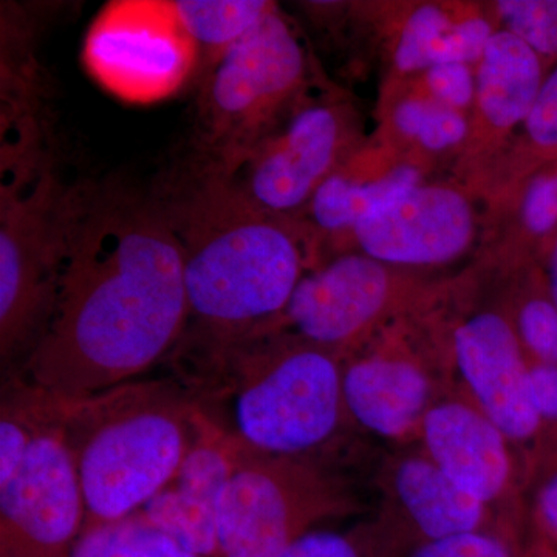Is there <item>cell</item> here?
<instances>
[{
	"mask_svg": "<svg viewBox=\"0 0 557 557\" xmlns=\"http://www.w3.org/2000/svg\"><path fill=\"white\" fill-rule=\"evenodd\" d=\"M58 240L53 317L22 379L54 397L89 398L168 361L189 311L182 247L153 194L67 186Z\"/></svg>",
	"mask_w": 557,
	"mask_h": 557,
	"instance_id": "obj_1",
	"label": "cell"
},
{
	"mask_svg": "<svg viewBox=\"0 0 557 557\" xmlns=\"http://www.w3.org/2000/svg\"><path fill=\"white\" fill-rule=\"evenodd\" d=\"M183 255L188 327L180 343L270 329L300 278L321 262L304 220L271 214L225 172L190 159L153 190Z\"/></svg>",
	"mask_w": 557,
	"mask_h": 557,
	"instance_id": "obj_2",
	"label": "cell"
},
{
	"mask_svg": "<svg viewBox=\"0 0 557 557\" xmlns=\"http://www.w3.org/2000/svg\"><path fill=\"white\" fill-rule=\"evenodd\" d=\"M170 358L201 416L249 453L336 461L355 431L343 357L293 333L180 343Z\"/></svg>",
	"mask_w": 557,
	"mask_h": 557,
	"instance_id": "obj_3",
	"label": "cell"
},
{
	"mask_svg": "<svg viewBox=\"0 0 557 557\" xmlns=\"http://www.w3.org/2000/svg\"><path fill=\"white\" fill-rule=\"evenodd\" d=\"M57 401L86 505L84 528L145 507L199 434V409L174 379L135 380L95 397Z\"/></svg>",
	"mask_w": 557,
	"mask_h": 557,
	"instance_id": "obj_4",
	"label": "cell"
},
{
	"mask_svg": "<svg viewBox=\"0 0 557 557\" xmlns=\"http://www.w3.org/2000/svg\"><path fill=\"white\" fill-rule=\"evenodd\" d=\"M65 186L36 135L2 143L0 368L24 373L49 330L58 292V225Z\"/></svg>",
	"mask_w": 557,
	"mask_h": 557,
	"instance_id": "obj_5",
	"label": "cell"
},
{
	"mask_svg": "<svg viewBox=\"0 0 557 557\" xmlns=\"http://www.w3.org/2000/svg\"><path fill=\"white\" fill-rule=\"evenodd\" d=\"M306 46L281 9L207 62L194 159L231 174L309 89Z\"/></svg>",
	"mask_w": 557,
	"mask_h": 557,
	"instance_id": "obj_6",
	"label": "cell"
},
{
	"mask_svg": "<svg viewBox=\"0 0 557 557\" xmlns=\"http://www.w3.org/2000/svg\"><path fill=\"white\" fill-rule=\"evenodd\" d=\"M479 274L445 282L438 318L456 391L509 440L527 491L545 471L544 434L530 391V359L516 335L498 288L479 296Z\"/></svg>",
	"mask_w": 557,
	"mask_h": 557,
	"instance_id": "obj_7",
	"label": "cell"
},
{
	"mask_svg": "<svg viewBox=\"0 0 557 557\" xmlns=\"http://www.w3.org/2000/svg\"><path fill=\"white\" fill-rule=\"evenodd\" d=\"M361 511L333 461L244 449L219 502L220 557H281L322 523Z\"/></svg>",
	"mask_w": 557,
	"mask_h": 557,
	"instance_id": "obj_8",
	"label": "cell"
},
{
	"mask_svg": "<svg viewBox=\"0 0 557 557\" xmlns=\"http://www.w3.org/2000/svg\"><path fill=\"white\" fill-rule=\"evenodd\" d=\"M343 387L355 431L416 445L429 409L456 391L434 299L344 358Z\"/></svg>",
	"mask_w": 557,
	"mask_h": 557,
	"instance_id": "obj_9",
	"label": "cell"
},
{
	"mask_svg": "<svg viewBox=\"0 0 557 557\" xmlns=\"http://www.w3.org/2000/svg\"><path fill=\"white\" fill-rule=\"evenodd\" d=\"M442 282L358 251L329 256L307 271L267 330H284L346 358L391 322L426 307Z\"/></svg>",
	"mask_w": 557,
	"mask_h": 557,
	"instance_id": "obj_10",
	"label": "cell"
},
{
	"mask_svg": "<svg viewBox=\"0 0 557 557\" xmlns=\"http://www.w3.org/2000/svg\"><path fill=\"white\" fill-rule=\"evenodd\" d=\"M368 138L355 106L310 87L276 127L228 175L252 203L300 219L344 160Z\"/></svg>",
	"mask_w": 557,
	"mask_h": 557,
	"instance_id": "obj_11",
	"label": "cell"
},
{
	"mask_svg": "<svg viewBox=\"0 0 557 557\" xmlns=\"http://www.w3.org/2000/svg\"><path fill=\"white\" fill-rule=\"evenodd\" d=\"M84 523L78 472L57 397L46 392L38 434L16 474L0 486V557H72Z\"/></svg>",
	"mask_w": 557,
	"mask_h": 557,
	"instance_id": "obj_12",
	"label": "cell"
},
{
	"mask_svg": "<svg viewBox=\"0 0 557 557\" xmlns=\"http://www.w3.org/2000/svg\"><path fill=\"white\" fill-rule=\"evenodd\" d=\"M480 199L460 180H428L359 222L343 252L420 273L453 265L485 230Z\"/></svg>",
	"mask_w": 557,
	"mask_h": 557,
	"instance_id": "obj_13",
	"label": "cell"
},
{
	"mask_svg": "<svg viewBox=\"0 0 557 557\" xmlns=\"http://www.w3.org/2000/svg\"><path fill=\"white\" fill-rule=\"evenodd\" d=\"M199 51L171 2H113L91 25L84 60L116 97L152 102L180 89Z\"/></svg>",
	"mask_w": 557,
	"mask_h": 557,
	"instance_id": "obj_14",
	"label": "cell"
},
{
	"mask_svg": "<svg viewBox=\"0 0 557 557\" xmlns=\"http://www.w3.org/2000/svg\"><path fill=\"white\" fill-rule=\"evenodd\" d=\"M417 445L460 490L491 509L511 536L527 542L530 504L519 458L478 406L449 392L429 409Z\"/></svg>",
	"mask_w": 557,
	"mask_h": 557,
	"instance_id": "obj_15",
	"label": "cell"
},
{
	"mask_svg": "<svg viewBox=\"0 0 557 557\" xmlns=\"http://www.w3.org/2000/svg\"><path fill=\"white\" fill-rule=\"evenodd\" d=\"M548 69L527 44L497 30L475 65V98L469 135L454 170L478 190L525 123Z\"/></svg>",
	"mask_w": 557,
	"mask_h": 557,
	"instance_id": "obj_16",
	"label": "cell"
},
{
	"mask_svg": "<svg viewBox=\"0 0 557 557\" xmlns=\"http://www.w3.org/2000/svg\"><path fill=\"white\" fill-rule=\"evenodd\" d=\"M375 485L380 494L376 515L398 528L413 548L482 531L515 537L491 509L460 490L417 443L397 448L383 461Z\"/></svg>",
	"mask_w": 557,
	"mask_h": 557,
	"instance_id": "obj_17",
	"label": "cell"
},
{
	"mask_svg": "<svg viewBox=\"0 0 557 557\" xmlns=\"http://www.w3.org/2000/svg\"><path fill=\"white\" fill-rule=\"evenodd\" d=\"M432 171L376 134L366 138L319 186L300 218L317 237L321 260L343 252L359 222L428 182Z\"/></svg>",
	"mask_w": 557,
	"mask_h": 557,
	"instance_id": "obj_18",
	"label": "cell"
},
{
	"mask_svg": "<svg viewBox=\"0 0 557 557\" xmlns=\"http://www.w3.org/2000/svg\"><path fill=\"white\" fill-rule=\"evenodd\" d=\"M242 450L200 413L199 434L178 471L139 515L194 555L220 557L219 502Z\"/></svg>",
	"mask_w": 557,
	"mask_h": 557,
	"instance_id": "obj_19",
	"label": "cell"
},
{
	"mask_svg": "<svg viewBox=\"0 0 557 557\" xmlns=\"http://www.w3.org/2000/svg\"><path fill=\"white\" fill-rule=\"evenodd\" d=\"M392 20L386 81L410 78L442 64L475 67L498 30L490 7L465 2L405 3Z\"/></svg>",
	"mask_w": 557,
	"mask_h": 557,
	"instance_id": "obj_20",
	"label": "cell"
},
{
	"mask_svg": "<svg viewBox=\"0 0 557 557\" xmlns=\"http://www.w3.org/2000/svg\"><path fill=\"white\" fill-rule=\"evenodd\" d=\"M483 236L482 265L508 269L527 260L542 262L557 236V161L487 205Z\"/></svg>",
	"mask_w": 557,
	"mask_h": 557,
	"instance_id": "obj_21",
	"label": "cell"
},
{
	"mask_svg": "<svg viewBox=\"0 0 557 557\" xmlns=\"http://www.w3.org/2000/svg\"><path fill=\"white\" fill-rule=\"evenodd\" d=\"M375 134L403 156L435 170L463 152L469 115L435 101L409 78L386 81L380 98Z\"/></svg>",
	"mask_w": 557,
	"mask_h": 557,
	"instance_id": "obj_22",
	"label": "cell"
},
{
	"mask_svg": "<svg viewBox=\"0 0 557 557\" xmlns=\"http://www.w3.org/2000/svg\"><path fill=\"white\" fill-rule=\"evenodd\" d=\"M486 269L496 273L498 293L528 359L557 366V307L541 260Z\"/></svg>",
	"mask_w": 557,
	"mask_h": 557,
	"instance_id": "obj_23",
	"label": "cell"
},
{
	"mask_svg": "<svg viewBox=\"0 0 557 557\" xmlns=\"http://www.w3.org/2000/svg\"><path fill=\"white\" fill-rule=\"evenodd\" d=\"M557 161V64L549 70L518 137L496 168L479 186L491 205L520 185L533 172Z\"/></svg>",
	"mask_w": 557,
	"mask_h": 557,
	"instance_id": "obj_24",
	"label": "cell"
},
{
	"mask_svg": "<svg viewBox=\"0 0 557 557\" xmlns=\"http://www.w3.org/2000/svg\"><path fill=\"white\" fill-rule=\"evenodd\" d=\"M171 5L186 35L207 50L208 61L277 9L269 0H175Z\"/></svg>",
	"mask_w": 557,
	"mask_h": 557,
	"instance_id": "obj_25",
	"label": "cell"
},
{
	"mask_svg": "<svg viewBox=\"0 0 557 557\" xmlns=\"http://www.w3.org/2000/svg\"><path fill=\"white\" fill-rule=\"evenodd\" d=\"M72 557H200L139 512L86 527Z\"/></svg>",
	"mask_w": 557,
	"mask_h": 557,
	"instance_id": "obj_26",
	"label": "cell"
},
{
	"mask_svg": "<svg viewBox=\"0 0 557 557\" xmlns=\"http://www.w3.org/2000/svg\"><path fill=\"white\" fill-rule=\"evenodd\" d=\"M412 545L380 515L346 530L310 531L281 557H406Z\"/></svg>",
	"mask_w": 557,
	"mask_h": 557,
	"instance_id": "obj_27",
	"label": "cell"
},
{
	"mask_svg": "<svg viewBox=\"0 0 557 557\" xmlns=\"http://www.w3.org/2000/svg\"><path fill=\"white\" fill-rule=\"evenodd\" d=\"M498 30L527 44L545 67L557 64V0H498L491 3Z\"/></svg>",
	"mask_w": 557,
	"mask_h": 557,
	"instance_id": "obj_28",
	"label": "cell"
},
{
	"mask_svg": "<svg viewBox=\"0 0 557 557\" xmlns=\"http://www.w3.org/2000/svg\"><path fill=\"white\" fill-rule=\"evenodd\" d=\"M523 552L525 544L518 539L482 531L418 545L406 557H523Z\"/></svg>",
	"mask_w": 557,
	"mask_h": 557,
	"instance_id": "obj_29",
	"label": "cell"
},
{
	"mask_svg": "<svg viewBox=\"0 0 557 557\" xmlns=\"http://www.w3.org/2000/svg\"><path fill=\"white\" fill-rule=\"evenodd\" d=\"M413 84L450 109L471 113L475 98V67L469 64L435 65L409 78Z\"/></svg>",
	"mask_w": 557,
	"mask_h": 557,
	"instance_id": "obj_30",
	"label": "cell"
},
{
	"mask_svg": "<svg viewBox=\"0 0 557 557\" xmlns=\"http://www.w3.org/2000/svg\"><path fill=\"white\" fill-rule=\"evenodd\" d=\"M528 376L531 399L544 434L545 475L557 468V366L530 361Z\"/></svg>",
	"mask_w": 557,
	"mask_h": 557,
	"instance_id": "obj_31",
	"label": "cell"
},
{
	"mask_svg": "<svg viewBox=\"0 0 557 557\" xmlns=\"http://www.w3.org/2000/svg\"><path fill=\"white\" fill-rule=\"evenodd\" d=\"M528 525L531 536L544 539L557 547V468L534 485L528 505Z\"/></svg>",
	"mask_w": 557,
	"mask_h": 557,
	"instance_id": "obj_32",
	"label": "cell"
},
{
	"mask_svg": "<svg viewBox=\"0 0 557 557\" xmlns=\"http://www.w3.org/2000/svg\"><path fill=\"white\" fill-rule=\"evenodd\" d=\"M542 265H544L545 274H547L549 292H552L557 307V236L545 252Z\"/></svg>",
	"mask_w": 557,
	"mask_h": 557,
	"instance_id": "obj_33",
	"label": "cell"
},
{
	"mask_svg": "<svg viewBox=\"0 0 557 557\" xmlns=\"http://www.w3.org/2000/svg\"><path fill=\"white\" fill-rule=\"evenodd\" d=\"M523 557H557L556 545L549 544L544 539L528 536Z\"/></svg>",
	"mask_w": 557,
	"mask_h": 557,
	"instance_id": "obj_34",
	"label": "cell"
}]
</instances>
